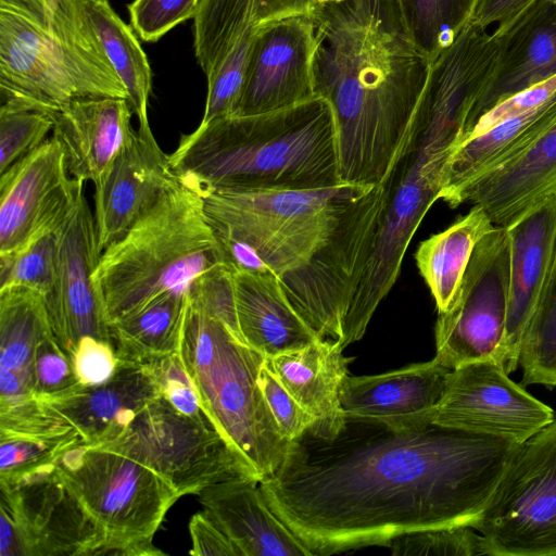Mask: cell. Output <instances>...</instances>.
<instances>
[{
  "label": "cell",
  "mask_w": 556,
  "mask_h": 556,
  "mask_svg": "<svg viewBox=\"0 0 556 556\" xmlns=\"http://www.w3.org/2000/svg\"><path fill=\"white\" fill-rule=\"evenodd\" d=\"M52 334L45 296L27 287L0 288V405L35 397V354Z\"/></svg>",
  "instance_id": "obj_27"
},
{
  "label": "cell",
  "mask_w": 556,
  "mask_h": 556,
  "mask_svg": "<svg viewBox=\"0 0 556 556\" xmlns=\"http://www.w3.org/2000/svg\"><path fill=\"white\" fill-rule=\"evenodd\" d=\"M510 241L509 293L501 363L519 366L520 344L556 255V193L506 226Z\"/></svg>",
  "instance_id": "obj_19"
},
{
  "label": "cell",
  "mask_w": 556,
  "mask_h": 556,
  "mask_svg": "<svg viewBox=\"0 0 556 556\" xmlns=\"http://www.w3.org/2000/svg\"><path fill=\"white\" fill-rule=\"evenodd\" d=\"M535 0H479L470 22L488 29H503Z\"/></svg>",
  "instance_id": "obj_45"
},
{
  "label": "cell",
  "mask_w": 556,
  "mask_h": 556,
  "mask_svg": "<svg viewBox=\"0 0 556 556\" xmlns=\"http://www.w3.org/2000/svg\"><path fill=\"white\" fill-rule=\"evenodd\" d=\"M101 251L85 192L56 228L53 285L45 298L52 334L72 358L86 337L112 344L110 325L93 282Z\"/></svg>",
  "instance_id": "obj_14"
},
{
  "label": "cell",
  "mask_w": 556,
  "mask_h": 556,
  "mask_svg": "<svg viewBox=\"0 0 556 556\" xmlns=\"http://www.w3.org/2000/svg\"><path fill=\"white\" fill-rule=\"evenodd\" d=\"M103 541L55 466L0 482V556H94Z\"/></svg>",
  "instance_id": "obj_12"
},
{
  "label": "cell",
  "mask_w": 556,
  "mask_h": 556,
  "mask_svg": "<svg viewBox=\"0 0 556 556\" xmlns=\"http://www.w3.org/2000/svg\"><path fill=\"white\" fill-rule=\"evenodd\" d=\"M255 27L251 25L230 53L211 75L201 123L235 116L243 92Z\"/></svg>",
  "instance_id": "obj_34"
},
{
  "label": "cell",
  "mask_w": 556,
  "mask_h": 556,
  "mask_svg": "<svg viewBox=\"0 0 556 556\" xmlns=\"http://www.w3.org/2000/svg\"><path fill=\"white\" fill-rule=\"evenodd\" d=\"M189 532L192 544L190 555L241 556L236 545L203 511L191 517Z\"/></svg>",
  "instance_id": "obj_44"
},
{
  "label": "cell",
  "mask_w": 556,
  "mask_h": 556,
  "mask_svg": "<svg viewBox=\"0 0 556 556\" xmlns=\"http://www.w3.org/2000/svg\"><path fill=\"white\" fill-rule=\"evenodd\" d=\"M553 1H554V3H555V8H556V0H553Z\"/></svg>",
  "instance_id": "obj_47"
},
{
  "label": "cell",
  "mask_w": 556,
  "mask_h": 556,
  "mask_svg": "<svg viewBox=\"0 0 556 556\" xmlns=\"http://www.w3.org/2000/svg\"><path fill=\"white\" fill-rule=\"evenodd\" d=\"M518 445L433 424L397 432L348 419L333 440L292 441L258 484L312 555L328 556L428 529H476Z\"/></svg>",
  "instance_id": "obj_1"
},
{
  "label": "cell",
  "mask_w": 556,
  "mask_h": 556,
  "mask_svg": "<svg viewBox=\"0 0 556 556\" xmlns=\"http://www.w3.org/2000/svg\"><path fill=\"white\" fill-rule=\"evenodd\" d=\"M311 15L315 93L334 114L340 178L383 184L416 140L430 60L401 0H328Z\"/></svg>",
  "instance_id": "obj_3"
},
{
  "label": "cell",
  "mask_w": 556,
  "mask_h": 556,
  "mask_svg": "<svg viewBox=\"0 0 556 556\" xmlns=\"http://www.w3.org/2000/svg\"><path fill=\"white\" fill-rule=\"evenodd\" d=\"M127 99L94 98L68 102L49 113L72 177L96 185L134 134Z\"/></svg>",
  "instance_id": "obj_23"
},
{
  "label": "cell",
  "mask_w": 556,
  "mask_h": 556,
  "mask_svg": "<svg viewBox=\"0 0 556 556\" xmlns=\"http://www.w3.org/2000/svg\"><path fill=\"white\" fill-rule=\"evenodd\" d=\"M52 129L53 119L48 112L3 101L0 108V174L38 148Z\"/></svg>",
  "instance_id": "obj_35"
},
{
  "label": "cell",
  "mask_w": 556,
  "mask_h": 556,
  "mask_svg": "<svg viewBox=\"0 0 556 556\" xmlns=\"http://www.w3.org/2000/svg\"><path fill=\"white\" fill-rule=\"evenodd\" d=\"M203 513L241 556H313L267 505L258 481L235 478L198 494Z\"/></svg>",
  "instance_id": "obj_24"
},
{
  "label": "cell",
  "mask_w": 556,
  "mask_h": 556,
  "mask_svg": "<svg viewBox=\"0 0 556 556\" xmlns=\"http://www.w3.org/2000/svg\"><path fill=\"white\" fill-rule=\"evenodd\" d=\"M232 283L241 337L265 357L321 340L294 309L274 271L232 269Z\"/></svg>",
  "instance_id": "obj_26"
},
{
  "label": "cell",
  "mask_w": 556,
  "mask_h": 556,
  "mask_svg": "<svg viewBox=\"0 0 556 556\" xmlns=\"http://www.w3.org/2000/svg\"><path fill=\"white\" fill-rule=\"evenodd\" d=\"M387 188L239 189L203 200L228 265L274 271L304 321L320 338L339 339L376 244Z\"/></svg>",
  "instance_id": "obj_2"
},
{
  "label": "cell",
  "mask_w": 556,
  "mask_h": 556,
  "mask_svg": "<svg viewBox=\"0 0 556 556\" xmlns=\"http://www.w3.org/2000/svg\"><path fill=\"white\" fill-rule=\"evenodd\" d=\"M494 226L482 206L472 205L465 216L418 245L417 268L438 314L452 307L476 245Z\"/></svg>",
  "instance_id": "obj_29"
},
{
  "label": "cell",
  "mask_w": 556,
  "mask_h": 556,
  "mask_svg": "<svg viewBox=\"0 0 556 556\" xmlns=\"http://www.w3.org/2000/svg\"><path fill=\"white\" fill-rule=\"evenodd\" d=\"M96 447L149 467L180 497L235 478L254 479L211 421L180 413L162 395Z\"/></svg>",
  "instance_id": "obj_9"
},
{
  "label": "cell",
  "mask_w": 556,
  "mask_h": 556,
  "mask_svg": "<svg viewBox=\"0 0 556 556\" xmlns=\"http://www.w3.org/2000/svg\"><path fill=\"white\" fill-rule=\"evenodd\" d=\"M76 376L84 387L100 386L109 381L118 366V358L110 342L86 337L73 356Z\"/></svg>",
  "instance_id": "obj_43"
},
{
  "label": "cell",
  "mask_w": 556,
  "mask_h": 556,
  "mask_svg": "<svg viewBox=\"0 0 556 556\" xmlns=\"http://www.w3.org/2000/svg\"><path fill=\"white\" fill-rule=\"evenodd\" d=\"M314 49L311 13L285 16L255 27L236 115L275 111L317 97Z\"/></svg>",
  "instance_id": "obj_16"
},
{
  "label": "cell",
  "mask_w": 556,
  "mask_h": 556,
  "mask_svg": "<svg viewBox=\"0 0 556 556\" xmlns=\"http://www.w3.org/2000/svg\"><path fill=\"white\" fill-rule=\"evenodd\" d=\"M35 394L47 400L79 389L72 358L62 350L53 334L38 345L34 362Z\"/></svg>",
  "instance_id": "obj_40"
},
{
  "label": "cell",
  "mask_w": 556,
  "mask_h": 556,
  "mask_svg": "<svg viewBox=\"0 0 556 556\" xmlns=\"http://www.w3.org/2000/svg\"><path fill=\"white\" fill-rule=\"evenodd\" d=\"M229 266L203 197L180 185L102 251L93 282L109 325Z\"/></svg>",
  "instance_id": "obj_5"
},
{
  "label": "cell",
  "mask_w": 556,
  "mask_h": 556,
  "mask_svg": "<svg viewBox=\"0 0 556 556\" xmlns=\"http://www.w3.org/2000/svg\"><path fill=\"white\" fill-rule=\"evenodd\" d=\"M555 418L495 359L452 369L432 424L521 444Z\"/></svg>",
  "instance_id": "obj_13"
},
{
  "label": "cell",
  "mask_w": 556,
  "mask_h": 556,
  "mask_svg": "<svg viewBox=\"0 0 556 556\" xmlns=\"http://www.w3.org/2000/svg\"><path fill=\"white\" fill-rule=\"evenodd\" d=\"M56 228L12 255L0 257V288L20 286L36 290L45 298L49 294L54 278Z\"/></svg>",
  "instance_id": "obj_36"
},
{
  "label": "cell",
  "mask_w": 556,
  "mask_h": 556,
  "mask_svg": "<svg viewBox=\"0 0 556 556\" xmlns=\"http://www.w3.org/2000/svg\"><path fill=\"white\" fill-rule=\"evenodd\" d=\"M333 340H317L302 349L265 358V365L312 417L307 432L320 440H333L345 428L346 416L340 390L353 361Z\"/></svg>",
  "instance_id": "obj_22"
},
{
  "label": "cell",
  "mask_w": 556,
  "mask_h": 556,
  "mask_svg": "<svg viewBox=\"0 0 556 556\" xmlns=\"http://www.w3.org/2000/svg\"><path fill=\"white\" fill-rule=\"evenodd\" d=\"M475 530L489 556H556V415L516 447Z\"/></svg>",
  "instance_id": "obj_10"
},
{
  "label": "cell",
  "mask_w": 556,
  "mask_h": 556,
  "mask_svg": "<svg viewBox=\"0 0 556 556\" xmlns=\"http://www.w3.org/2000/svg\"><path fill=\"white\" fill-rule=\"evenodd\" d=\"M493 33L498 38L495 66L470 114L463 138L477 119L497 103L556 76V8L553 0H535L505 28Z\"/></svg>",
  "instance_id": "obj_20"
},
{
  "label": "cell",
  "mask_w": 556,
  "mask_h": 556,
  "mask_svg": "<svg viewBox=\"0 0 556 556\" xmlns=\"http://www.w3.org/2000/svg\"><path fill=\"white\" fill-rule=\"evenodd\" d=\"M181 184L150 125L139 126L94 185L99 250L118 240L165 194Z\"/></svg>",
  "instance_id": "obj_17"
},
{
  "label": "cell",
  "mask_w": 556,
  "mask_h": 556,
  "mask_svg": "<svg viewBox=\"0 0 556 556\" xmlns=\"http://www.w3.org/2000/svg\"><path fill=\"white\" fill-rule=\"evenodd\" d=\"M146 365L151 370L161 395L177 410L195 419L208 420L179 352Z\"/></svg>",
  "instance_id": "obj_41"
},
{
  "label": "cell",
  "mask_w": 556,
  "mask_h": 556,
  "mask_svg": "<svg viewBox=\"0 0 556 556\" xmlns=\"http://www.w3.org/2000/svg\"><path fill=\"white\" fill-rule=\"evenodd\" d=\"M179 354L215 429L256 481L273 476L292 442L280 432L258 387L266 357L229 327L202 285L190 292Z\"/></svg>",
  "instance_id": "obj_6"
},
{
  "label": "cell",
  "mask_w": 556,
  "mask_h": 556,
  "mask_svg": "<svg viewBox=\"0 0 556 556\" xmlns=\"http://www.w3.org/2000/svg\"><path fill=\"white\" fill-rule=\"evenodd\" d=\"M326 1H328V0H326Z\"/></svg>",
  "instance_id": "obj_48"
},
{
  "label": "cell",
  "mask_w": 556,
  "mask_h": 556,
  "mask_svg": "<svg viewBox=\"0 0 556 556\" xmlns=\"http://www.w3.org/2000/svg\"><path fill=\"white\" fill-rule=\"evenodd\" d=\"M521 384L556 387V255L535 309L523 332Z\"/></svg>",
  "instance_id": "obj_32"
},
{
  "label": "cell",
  "mask_w": 556,
  "mask_h": 556,
  "mask_svg": "<svg viewBox=\"0 0 556 556\" xmlns=\"http://www.w3.org/2000/svg\"><path fill=\"white\" fill-rule=\"evenodd\" d=\"M199 0H134L127 5L130 26L141 40L155 42L193 18Z\"/></svg>",
  "instance_id": "obj_39"
},
{
  "label": "cell",
  "mask_w": 556,
  "mask_h": 556,
  "mask_svg": "<svg viewBox=\"0 0 556 556\" xmlns=\"http://www.w3.org/2000/svg\"><path fill=\"white\" fill-rule=\"evenodd\" d=\"M326 0H254L251 24L255 27L289 15L311 13Z\"/></svg>",
  "instance_id": "obj_46"
},
{
  "label": "cell",
  "mask_w": 556,
  "mask_h": 556,
  "mask_svg": "<svg viewBox=\"0 0 556 556\" xmlns=\"http://www.w3.org/2000/svg\"><path fill=\"white\" fill-rule=\"evenodd\" d=\"M78 25L93 39L124 84L139 126H148L152 71L134 28L109 0H62Z\"/></svg>",
  "instance_id": "obj_28"
},
{
  "label": "cell",
  "mask_w": 556,
  "mask_h": 556,
  "mask_svg": "<svg viewBox=\"0 0 556 556\" xmlns=\"http://www.w3.org/2000/svg\"><path fill=\"white\" fill-rule=\"evenodd\" d=\"M1 100L51 113L81 99L128 100L121 78L62 0H0Z\"/></svg>",
  "instance_id": "obj_7"
},
{
  "label": "cell",
  "mask_w": 556,
  "mask_h": 556,
  "mask_svg": "<svg viewBox=\"0 0 556 556\" xmlns=\"http://www.w3.org/2000/svg\"><path fill=\"white\" fill-rule=\"evenodd\" d=\"M254 0H199L193 16V50L206 76L224 62L252 25Z\"/></svg>",
  "instance_id": "obj_31"
},
{
  "label": "cell",
  "mask_w": 556,
  "mask_h": 556,
  "mask_svg": "<svg viewBox=\"0 0 556 556\" xmlns=\"http://www.w3.org/2000/svg\"><path fill=\"white\" fill-rule=\"evenodd\" d=\"M387 547L395 556L486 555L482 535L466 526L410 532L392 540Z\"/></svg>",
  "instance_id": "obj_37"
},
{
  "label": "cell",
  "mask_w": 556,
  "mask_h": 556,
  "mask_svg": "<svg viewBox=\"0 0 556 556\" xmlns=\"http://www.w3.org/2000/svg\"><path fill=\"white\" fill-rule=\"evenodd\" d=\"M553 193L556 114L530 144L467 185L452 207L467 202L480 205L495 226L506 227Z\"/></svg>",
  "instance_id": "obj_21"
},
{
  "label": "cell",
  "mask_w": 556,
  "mask_h": 556,
  "mask_svg": "<svg viewBox=\"0 0 556 556\" xmlns=\"http://www.w3.org/2000/svg\"><path fill=\"white\" fill-rule=\"evenodd\" d=\"M258 387L277 427L287 440L292 442L309 431L313 426L312 417L268 369L265 362L260 369Z\"/></svg>",
  "instance_id": "obj_42"
},
{
  "label": "cell",
  "mask_w": 556,
  "mask_h": 556,
  "mask_svg": "<svg viewBox=\"0 0 556 556\" xmlns=\"http://www.w3.org/2000/svg\"><path fill=\"white\" fill-rule=\"evenodd\" d=\"M509 275V235L494 226L476 245L452 307L438 314L433 358L439 364L455 369L483 359L501 363Z\"/></svg>",
  "instance_id": "obj_11"
},
{
  "label": "cell",
  "mask_w": 556,
  "mask_h": 556,
  "mask_svg": "<svg viewBox=\"0 0 556 556\" xmlns=\"http://www.w3.org/2000/svg\"><path fill=\"white\" fill-rule=\"evenodd\" d=\"M479 0H401L412 34L430 63L470 22Z\"/></svg>",
  "instance_id": "obj_33"
},
{
  "label": "cell",
  "mask_w": 556,
  "mask_h": 556,
  "mask_svg": "<svg viewBox=\"0 0 556 556\" xmlns=\"http://www.w3.org/2000/svg\"><path fill=\"white\" fill-rule=\"evenodd\" d=\"M190 294H165L110 325L119 361L149 364L178 353Z\"/></svg>",
  "instance_id": "obj_30"
},
{
  "label": "cell",
  "mask_w": 556,
  "mask_h": 556,
  "mask_svg": "<svg viewBox=\"0 0 556 556\" xmlns=\"http://www.w3.org/2000/svg\"><path fill=\"white\" fill-rule=\"evenodd\" d=\"M80 444H86L81 438L61 441L0 439V482L17 481L52 468L64 453Z\"/></svg>",
  "instance_id": "obj_38"
},
{
  "label": "cell",
  "mask_w": 556,
  "mask_h": 556,
  "mask_svg": "<svg viewBox=\"0 0 556 556\" xmlns=\"http://www.w3.org/2000/svg\"><path fill=\"white\" fill-rule=\"evenodd\" d=\"M55 470L104 533L94 556H159L153 536L180 497L149 467L119 453L80 444Z\"/></svg>",
  "instance_id": "obj_8"
},
{
  "label": "cell",
  "mask_w": 556,
  "mask_h": 556,
  "mask_svg": "<svg viewBox=\"0 0 556 556\" xmlns=\"http://www.w3.org/2000/svg\"><path fill=\"white\" fill-rule=\"evenodd\" d=\"M52 136L0 174V257L55 229L84 191Z\"/></svg>",
  "instance_id": "obj_15"
},
{
  "label": "cell",
  "mask_w": 556,
  "mask_h": 556,
  "mask_svg": "<svg viewBox=\"0 0 556 556\" xmlns=\"http://www.w3.org/2000/svg\"><path fill=\"white\" fill-rule=\"evenodd\" d=\"M180 184L201 197L239 189H320L340 178L330 103L295 105L200 125L169 154Z\"/></svg>",
  "instance_id": "obj_4"
},
{
  "label": "cell",
  "mask_w": 556,
  "mask_h": 556,
  "mask_svg": "<svg viewBox=\"0 0 556 556\" xmlns=\"http://www.w3.org/2000/svg\"><path fill=\"white\" fill-rule=\"evenodd\" d=\"M160 395L159 386L146 364L118 359L115 374L105 383L83 386L71 393L40 401L67 419L87 445L97 446Z\"/></svg>",
  "instance_id": "obj_25"
},
{
  "label": "cell",
  "mask_w": 556,
  "mask_h": 556,
  "mask_svg": "<svg viewBox=\"0 0 556 556\" xmlns=\"http://www.w3.org/2000/svg\"><path fill=\"white\" fill-rule=\"evenodd\" d=\"M452 369L434 358L367 376L346 375L340 402L348 419L377 422L403 432L427 428Z\"/></svg>",
  "instance_id": "obj_18"
}]
</instances>
